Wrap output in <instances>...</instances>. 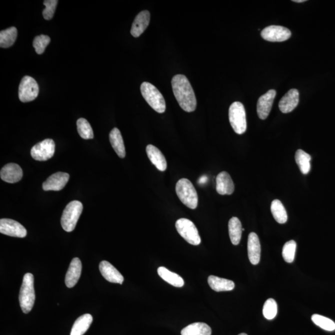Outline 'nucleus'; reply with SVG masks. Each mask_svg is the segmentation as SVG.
Masks as SVG:
<instances>
[{
  "label": "nucleus",
  "mask_w": 335,
  "mask_h": 335,
  "mask_svg": "<svg viewBox=\"0 0 335 335\" xmlns=\"http://www.w3.org/2000/svg\"><path fill=\"white\" fill-rule=\"evenodd\" d=\"M172 91L180 107L186 112H194L197 100L190 82L184 74H176L172 80Z\"/></svg>",
  "instance_id": "1"
},
{
  "label": "nucleus",
  "mask_w": 335,
  "mask_h": 335,
  "mask_svg": "<svg viewBox=\"0 0 335 335\" xmlns=\"http://www.w3.org/2000/svg\"><path fill=\"white\" fill-rule=\"evenodd\" d=\"M35 298L34 276L32 273H27L23 278L19 295L20 304L23 312H30L34 304Z\"/></svg>",
  "instance_id": "2"
},
{
  "label": "nucleus",
  "mask_w": 335,
  "mask_h": 335,
  "mask_svg": "<svg viewBox=\"0 0 335 335\" xmlns=\"http://www.w3.org/2000/svg\"><path fill=\"white\" fill-rule=\"evenodd\" d=\"M176 192L180 200L188 208L195 210L198 205V196L194 186L189 180L182 178L177 182Z\"/></svg>",
  "instance_id": "3"
},
{
  "label": "nucleus",
  "mask_w": 335,
  "mask_h": 335,
  "mask_svg": "<svg viewBox=\"0 0 335 335\" xmlns=\"http://www.w3.org/2000/svg\"><path fill=\"white\" fill-rule=\"evenodd\" d=\"M141 94L144 98L152 109L158 113H164L166 110V103L163 95L154 85L144 82L140 86Z\"/></svg>",
  "instance_id": "4"
},
{
  "label": "nucleus",
  "mask_w": 335,
  "mask_h": 335,
  "mask_svg": "<svg viewBox=\"0 0 335 335\" xmlns=\"http://www.w3.org/2000/svg\"><path fill=\"white\" fill-rule=\"evenodd\" d=\"M83 208V204L78 200L72 201L66 206L61 218V225L64 230L71 232L74 230Z\"/></svg>",
  "instance_id": "5"
},
{
  "label": "nucleus",
  "mask_w": 335,
  "mask_h": 335,
  "mask_svg": "<svg viewBox=\"0 0 335 335\" xmlns=\"http://www.w3.org/2000/svg\"><path fill=\"white\" fill-rule=\"evenodd\" d=\"M229 120L236 133L243 134L247 128L246 112L244 106L240 102H234L228 112Z\"/></svg>",
  "instance_id": "6"
},
{
  "label": "nucleus",
  "mask_w": 335,
  "mask_h": 335,
  "mask_svg": "<svg viewBox=\"0 0 335 335\" xmlns=\"http://www.w3.org/2000/svg\"><path fill=\"white\" fill-rule=\"evenodd\" d=\"M176 228L182 238L192 246H199L200 237L196 226L189 219L182 218L176 221Z\"/></svg>",
  "instance_id": "7"
},
{
  "label": "nucleus",
  "mask_w": 335,
  "mask_h": 335,
  "mask_svg": "<svg viewBox=\"0 0 335 335\" xmlns=\"http://www.w3.org/2000/svg\"><path fill=\"white\" fill-rule=\"evenodd\" d=\"M38 86L32 77L25 76L20 82L19 87V98L22 102H32L38 97Z\"/></svg>",
  "instance_id": "8"
},
{
  "label": "nucleus",
  "mask_w": 335,
  "mask_h": 335,
  "mask_svg": "<svg viewBox=\"0 0 335 335\" xmlns=\"http://www.w3.org/2000/svg\"><path fill=\"white\" fill-rule=\"evenodd\" d=\"M56 144L52 139L48 138L36 144L32 149V158L38 161H47L55 153Z\"/></svg>",
  "instance_id": "9"
},
{
  "label": "nucleus",
  "mask_w": 335,
  "mask_h": 335,
  "mask_svg": "<svg viewBox=\"0 0 335 335\" xmlns=\"http://www.w3.org/2000/svg\"><path fill=\"white\" fill-rule=\"evenodd\" d=\"M262 37L270 42H283L291 36L290 30L280 26H270L265 28L261 33Z\"/></svg>",
  "instance_id": "10"
},
{
  "label": "nucleus",
  "mask_w": 335,
  "mask_h": 335,
  "mask_svg": "<svg viewBox=\"0 0 335 335\" xmlns=\"http://www.w3.org/2000/svg\"><path fill=\"white\" fill-rule=\"evenodd\" d=\"M0 232L18 238H24L27 236L26 229L22 224L9 218H2L0 220Z\"/></svg>",
  "instance_id": "11"
},
{
  "label": "nucleus",
  "mask_w": 335,
  "mask_h": 335,
  "mask_svg": "<svg viewBox=\"0 0 335 335\" xmlns=\"http://www.w3.org/2000/svg\"><path fill=\"white\" fill-rule=\"evenodd\" d=\"M276 95V90H270L266 94L262 95L258 100L257 113L261 120H266L269 116Z\"/></svg>",
  "instance_id": "12"
},
{
  "label": "nucleus",
  "mask_w": 335,
  "mask_h": 335,
  "mask_svg": "<svg viewBox=\"0 0 335 335\" xmlns=\"http://www.w3.org/2000/svg\"><path fill=\"white\" fill-rule=\"evenodd\" d=\"M69 174L64 172H58L51 175L44 182L43 190H60L66 186L69 180Z\"/></svg>",
  "instance_id": "13"
},
{
  "label": "nucleus",
  "mask_w": 335,
  "mask_h": 335,
  "mask_svg": "<svg viewBox=\"0 0 335 335\" xmlns=\"http://www.w3.org/2000/svg\"><path fill=\"white\" fill-rule=\"evenodd\" d=\"M23 172L22 168L16 164H6L1 170L0 176L4 182L8 184H15L22 179Z\"/></svg>",
  "instance_id": "14"
},
{
  "label": "nucleus",
  "mask_w": 335,
  "mask_h": 335,
  "mask_svg": "<svg viewBox=\"0 0 335 335\" xmlns=\"http://www.w3.org/2000/svg\"><path fill=\"white\" fill-rule=\"evenodd\" d=\"M300 102V92L296 89H291L280 100L279 108L283 113L292 112Z\"/></svg>",
  "instance_id": "15"
},
{
  "label": "nucleus",
  "mask_w": 335,
  "mask_h": 335,
  "mask_svg": "<svg viewBox=\"0 0 335 335\" xmlns=\"http://www.w3.org/2000/svg\"><path fill=\"white\" fill-rule=\"evenodd\" d=\"M99 268L100 274L108 282L122 284L124 282L122 275L110 262L102 261L100 262Z\"/></svg>",
  "instance_id": "16"
},
{
  "label": "nucleus",
  "mask_w": 335,
  "mask_h": 335,
  "mask_svg": "<svg viewBox=\"0 0 335 335\" xmlns=\"http://www.w3.org/2000/svg\"><path fill=\"white\" fill-rule=\"evenodd\" d=\"M82 264L78 258H74L70 262L66 276L67 288H74L78 282L82 274Z\"/></svg>",
  "instance_id": "17"
},
{
  "label": "nucleus",
  "mask_w": 335,
  "mask_h": 335,
  "mask_svg": "<svg viewBox=\"0 0 335 335\" xmlns=\"http://www.w3.org/2000/svg\"><path fill=\"white\" fill-rule=\"evenodd\" d=\"M234 184L228 172H220L216 178V190L219 194L230 195L234 192Z\"/></svg>",
  "instance_id": "18"
},
{
  "label": "nucleus",
  "mask_w": 335,
  "mask_h": 335,
  "mask_svg": "<svg viewBox=\"0 0 335 335\" xmlns=\"http://www.w3.org/2000/svg\"><path fill=\"white\" fill-rule=\"evenodd\" d=\"M248 254L250 262L252 264L256 265L259 264L261 257V244L258 236L254 232L249 234Z\"/></svg>",
  "instance_id": "19"
},
{
  "label": "nucleus",
  "mask_w": 335,
  "mask_h": 335,
  "mask_svg": "<svg viewBox=\"0 0 335 335\" xmlns=\"http://www.w3.org/2000/svg\"><path fill=\"white\" fill-rule=\"evenodd\" d=\"M150 14L148 11L139 12L136 16L131 28L130 34L134 38H138L145 32L150 23Z\"/></svg>",
  "instance_id": "20"
},
{
  "label": "nucleus",
  "mask_w": 335,
  "mask_h": 335,
  "mask_svg": "<svg viewBox=\"0 0 335 335\" xmlns=\"http://www.w3.org/2000/svg\"><path fill=\"white\" fill-rule=\"evenodd\" d=\"M146 152L152 164H154L159 171H166L167 168V162L162 152L156 146L152 145L146 146Z\"/></svg>",
  "instance_id": "21"
},
{
  "label": "nucleus",
  "mask_w": 335,
  "mask_h": 335,
  "mask_svg": "<svg viewBox=\"0 0 335 335\" xmlns=\"http://www.w3.org/2000/svg\"><path fill=\"white\" fill-rule=\"evenodd\" d=\"M208 280L210 288L216 292L232 290L234 288L232 280L224 279L215 276H210Z\"/></svg>",
  "instance_id": "22"
},
{
  "label": "nucleus",
  "mask_w": 335,
  "mask_h": 335,
  "mask_svg": "<svg viewBox=\"0 0 335 335\" xmlns=\"http://www.w3.org/2000/svg\"><path fill=\"white\" fill-rule=\"evenodd\" d=\"M110 140L116 153L121 158L126 156L124 144L120 130L118 128H114L110 134Z\"/></svg>",
  "instance_id": "23"
},
{
  "label": "nucleus",
  "mask_w": 335,
  "mask_h": 335,
  "mask_svg": "<svg viewBox=\"0 0 335 335\" xmlns=\"http://www.w3.org/2000/svg\"><path fill=\"white\" fill-rule=\"evenodd\" d=\"M92 322V316L86 314L80 316L72 326L70 335H84L89 329Z\"/></svg>",
  "instance_id": "24"
},
{
  "label": "nucleus",
  "mask_w": 335,
  "mask_h": 335,
  "mask_svg": "<svg viewBox=\"0 0 335 335\" xmlns=\"http://www.w3.org/2000/svg\"><path fill=\"white\" fill-rule=\"evenodd\" d=\"M158 274L162 279L169 283L170 284L176 288H182L184 284V279L176 273L170 272L167 268L161 266L158 268Z\"/></svg>",
  "instance_id": "25"
},
{
  "label": "nucleus",
  "mask_w": 335,
  "mask_h": 335,
  "mask_svg": "<svg viewBox=\"0 0 335 335\" xmlns=\"http://www.w3.org/2000/svg\"><path fill=\"white\" fill-rule=\"evenodd\" d=\"M182 335H211L212 330L208 324L197 322L186 326L182 330Z\"/></svg>",
  "instance_id": "26"
},
{
  "label": "nucleus",
  "mask_w": 335,
  "mask_h": 335,
  "mask_svg": "<svg viewBox=\"0 0 335 335\" xmlns=\"http://www.w3.org/2000/svg\"><path fill=\"white\" fill-rule=\"evenodd\" d=\"M242 226L240 220L237 218H232L229 220L228 232L230 240L234 246H237L241 240Z\"/></svg>",
  "instance_id": "27"
},
{
  "label": "nucleus",
  "mask_w": 335,
  "mask_h": 335,
  "mask_svg": "<svg viewBox=\"0 0 335 335\" xmlns=\"http://www.w3.org/2000/svg\"><path fill=\"white\" fill-rule=\"evenodd\" d=\"M18 30L16 28L11 27L2 30L0 32V47L9 48L14 44L16 40Z\"/></svg>",
  "instance_id": "28"
},
{
  "label": "nucleus",
  "mask_w": 335,
  "mask_h": 335,
  "mask_svg": "<svg viewBox=\"0 0 335 335\" xmlns=\"http://www.w3.org/2000/svg\"><path fill=\"white\" fill-rule=\"evenodd\" d=\"M295 159L296 164L300 170L302 174H308L311 168V156L302 150H297L296 153Z\"/></svg>",
  "instance_id": "29"
},
{
  "label": "nucleus",
  "mask_w": 335,
  "mask_h": 335,
  "mask_svg": "<svg viewBox=\"0 0 335 335\" xmlns=\"http://www.w3.org/2000/svg\"><path fill=\"white\" fill-rule=\"evenodd\" d=\"M270 210L276 221L279 224H285L288 220V214L284 206L280 200L272 201Z\"/></svg>",
  "instance_id": "30"
},
{
  "label": "nucleus",
  "mask_w": 335,
  "mask_h": 335,
  "mask_svg": "<svg viewBox=\"0 0 335 335\" xmlns=\"http://www.w3.org/2000/svg\"><path fill=\"white\" fill-rule=\"evenodd\" d=\"M77 130L79 135L84 139L94 138V131L91 125L88 120L84 118H79L76 122Z\"/></svg>",
  "instance_id": "31"
},
{
  "label": "nucleus",
  "mask_w": 335,
  "mask_h": 335,
  "mask_svg": "<svg viewBox=\"0 0 335 335\" xmlns=\"http://www.w3.org/2000/svg\"><path fill=\"white\" fill-rule=\"evenodd\" d=\"M312 320L314 324L324 330L332 332L335 330V324L332 320L326 316L314 314L312 316Z\"/></svg>",
  "instance_id": "32"
},
{
  "label": "nucleus",
  "mask_w": 335,
  "mask_h": 335,
  "mask_svg": "<svg viewBox=\"0 0 335 335\" xmlns=\"http://www.w3.org/2000/svg\"><path fill=\"white\" fill-rule=\"evenodd\" d=\"M297 244L294 240L286 242L282 248V257L286 262L291 264L295 258V254Z\"/></svg>",
  "instance_id": "33"
},
{
  "label": "nucleus",
  "mask_w": 335,
  "mask_h": 335,
  "mask_svg": "<svg viewBox=\"0 0 335 335\" xmlns=\"http://www.w3.org/2000/svg\"><path fill=\"white\" fill-rule=\"evenodd\" d=\"M262 313L264 318L268 320H272L276 318L278 314L276 302L273 298H269L264 304Z\"/></svg>",
  "instance_id": "34"
},
{
  "label": "nucleus",
  "mask_w": 335,
  "mask_h": 335,
  "mask_svg": "<svg viewBox=\"0 0 335 335\" xmlns=\"http://www.w3.org/2000/svg\"><path fill=\"white\" fill-rule=\"evenodd\" d=\"M50 42V38L48 36L40 35L36 37L33 41V47L35 48L36 52L40 55L44 52Z\"/></svg>",
  "instance_id": "35"
},
{
  "label": "nucleus",
  "mask_w": 335,
  "mask_h": 335,
  "mask_svg": "<svg viewBox=\"0 0 335 335\" xmlns=\"http://www.w3.org/2000/svg\"><path fill=\"white\" fill-rule=\"evenodd\" d=\"M58 4V1L56 0H46L44 2L46 8L43 10L42 14L45 20H50L53 18Z\"/></svg>",
  "instance_id": "36"
},
{
  "label": "nucleus",
  "mask_w": 335,
  "mask_h": 335,
  "mask_svg": "<svg viewBox=\"0 0 335 335\" xmlns=\"http://www.w3.org/2000/svg\"><path fill=\"white\" fill-rule=\"evenodd\" d=\"M208 180V178L207 176H202L200 178L199 180H198V184L200 185L206 184Z\"/></svg>",
  "instance_id": "37"
},
{
  "label": "nucleus",
  "mask_w": 335,
  "mask_h": 335,
  "mask_svg": "<svg viewBox=\"0 0 335 335\" xmlns=\"http://www.w3.org/2000/svg\"><path fill=\"white\" fill-rule=\"evenodd\" d=\"M294 2H306V0H293Z\"/></svg>",
  "instance_id": "38"
},
{
  "label": "nucleus",
  "mask_w": 335,
  "mask_h": 335,
  "mask_svg": "<svg viewBox=\"0 0 335 335\" xmlns=\"http://www.w3.org/2000/svg\"><path fill=\"white\" fill-rule=\"evenodd\" d=\"M238 335H248V334H244V333H243V334H238Z\"/></svg>",
  "instance_id": "39"
}]
</instances>
